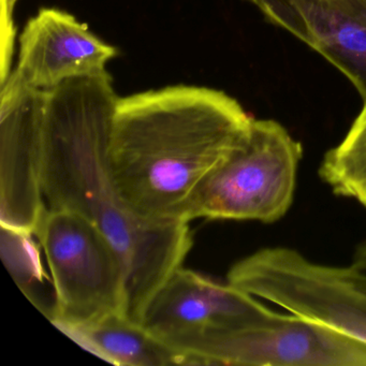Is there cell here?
Instances as JSON below:
<instances>
[{
  "mask_svg": "<svg viewBox=\"0 0 366 366\" xmlns=\"http://www.w3.org/2000/svg\"><path fill=\"white\" fill-rule=\"evenodd\" d=\"M119 97L108 71L44 91L42 192L49 209L76 212L110 239L125 265L127 316L141 323L152 297L192 246L187 222H149L124 202L108 149Z\"/></svg>",
  "mask_w": 366,
  "mask_h": 366,
  "instance_id": "1",
  "label": "cell"
},
{
  "mask_svg": "<svg viewBox=\"0 0 366 366\" xmlns=\"http://www.w3.org/2000/svg\"><path fill=\"white\" fill-rule=\"evenodd\" d=\"M252 121L237 99L207 87L174 85L119 98L108 158L124 202L149 222H186L192 197L243 147Z\"/></svg>",
  "mask_w": 366,
  "mask_h": 366,
  "instance_id": "2",
  "label": "cell"
},
{
  "mask_svg": "<svg viewBox=\"0 0 366 366\" xmlns=\"http://www.w3.org/2000/svg\"><path fill=\"white\" fill-rule=\"evenodd\" d=\"M227 282L366 344V269L355 262L323 264L295 248L274 246L237 261Z\"/></svg>",
  "mask_w": 366,
  "mask_h": 366,
  "instance_id": "3",
  "label": "cell"
},
{
  "mask_svg": "<svg viewBox=\"0 0 366 366\" xmlns=\"http://www.w3.org/2000/svg\"><path fill=\"white\" fill-rule=\"evenodd\" d=\"M303 147L273 119H254L247 141L204 179L186 222L196 218L273 224L292 205Z\"/></svg>",
  "mask_w": 366,
  "mask_h": 366,
  "instance_id": "4",
  "label": "cell"
},
{
  "mask_svg": "<svg viewBox=\"0 0 366 366\" xmlns=\"http://www.w3.org/2000/svg\"><path fill=\"white\" fill-rule=\"evenodd\" d=\"M54 288L51 322L59 330L122 312L127 316L125 265L110 239L91 220L46 207L35 232Z\"/></svg>",
  "mask_w": 366,
  "mask_h": 366,
  "instance_id": "5",
  "label": "cell"
},
{
  "mask_svg": "<svg viewBox=\"0 0 366 366\" xmlns=\"http://www.w3.org/2000/svg\"><path fill=\"white\" fill-rule=\"evenodd\" d=\"M196 357L201 365L366 366V344L310 319L276 312L218 334Z\"/></svg>",
  "mask_w": 366,
  "mask_h": 366,
  "instance_id": "6",
  "label": "cell"
},
{
  "mask_svg": "<svg viewBox=\"0 0 366 366\" xmlns=\"http://www.w3.org/2000/svg\"><path fill=\"white\" fill-rule=\"evenodd\" d=\"M275 312L228 282L220 284L181 267L152 297L141 325L201 365L196 353L207 340Z\"/></svg>",
  "mask_w": 366,
  "mask_h": 366,
  "instance_id": "7",
  "label": "cell"
},
{
  "mask_svg": "<svg viewBox=\"0 0 366 366\" xmlns=\"http://www.w3.org/2000/svg\"><path fill=\"white\" fill-rule=\"evenodd\" d=\"M44 91L12 71L0 95V224L35 235L42 192Z\"/></svg>",
  "mask_w": 366,
  "mask_h": 366,
  "instance_id": "8",
  "label": "cell"
},
{
  "mask_svg": "<svg viewBox=\"0 0 366 366\" xmlns=\"http://www.w3.org/2000/svg\"><path fill=\"white\" fill-rule=\"evenodd\" d=\"M272 24L325 57L366 102V0H249Z\"/></svg>",
  "mask_w": 366,
  "mask_h": 366,
  "instance_id": "9",
  "label": "cell"
},
{
  "mask_svg": "<svg viewBox=\"0 0 366 366\" xmlns=\"http://www.w3.org/2000/svg\"><path fill=\"white\" fill-rule=\"evenodd\" d=\"M119 51L100 40L87 25L63 10L42 8L20 36L21 80L33 89L48 91L72 79L98 76Z\"/></svg>",
  "mask_w": 366,
  "mask_h": 366,
  "instance_id": "10",
  "label": "cell"
},
{
  "mask_svg": "<svg viewBox=\"0 0 366 366\" xmlns=\"http://www.w3.org/2000/svg\"><path fill=\"white\" fill-rule=\"evenodd\" d=\"M61 331L85 350L115 365H196L189 355L169 346L122 312Z\"/></svg>",
  "mask_w": 366,
  "mask_h": 366,
  "instance_id": "11",
  "label": "cell"
},
{
  "mask_svg": "<svg viewBox=\"0 0 366 366\" xmlns=\"http://www.w3.org/2000/svg\"><path fill=\"white\" fill-rule=\"evenodd\" d=\"M319 175L334 194L366 209V102L342 140L323 156Z\"/></svg>",
  "mask_w": 366,
  "mask_h": 366,
  "instance_id": "12",
  "label": "cell"
},
{
  "mask_svg": "<svg viewBox=\"0 0 366 366\" xmlns=\"http://www.w3.org/2000/svg\"><path fill=\"white\" fill-rule=\"evenodd\" d=\"M31 233L20 232L12 229L1 227V243H3L4 258L8 269L11 271L16 284L23 292L33 299V287L44 284L39 252L34 245Z\"/></svg>",
  "mask_w": 366,
  "mask_h": 366,
  "instance_id": "13",
  "label": "cell"
},
{
  "mask_svg": "<svg viewBox=\"0 0 366 366\" xmlns=\"http://www.w3.org/2000/svg\"><path fill=\"white\" fill-rule=\"evenodd\" d=\"M18 0H1V68L0 72H11L16 27L14 24V11Z\"/></svg>",
  "mask_w": 366,
  "mask_h": 366,
  "instance_id": "14",
  "label": "cell"
},
{
  "mask_svg": "<svg viewBox=\"0 0 366 366\" xmlns=\"http://www.w3.org/2000/svg\"><path fill=\"white\" fill-rule=\"evenodd\" d=\"M355 263H357V264L360 265V267L366 269V249H363V248H360Z\"/></svg>",
  "mask_w": 366,
  "mask_h": 366,
  "instance_id": "15",
  "label": "cell"
}]
</instances>
